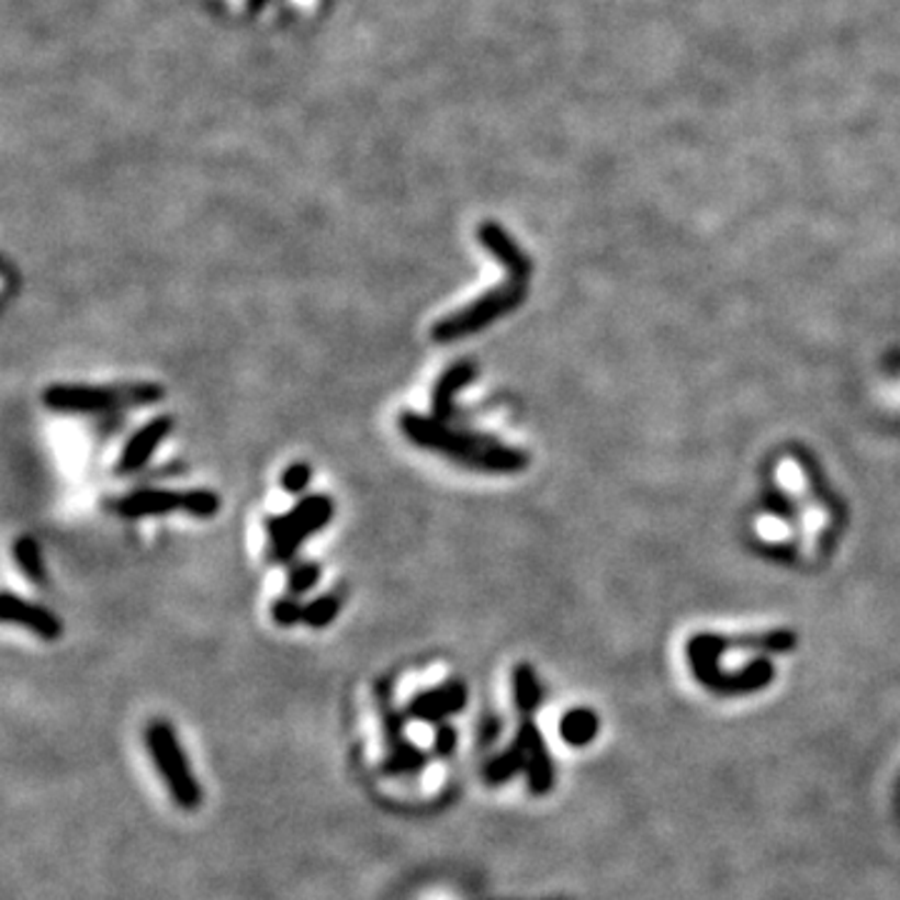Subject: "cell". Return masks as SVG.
I'll list each match as a JSON object with an SVG mask.
<instances>
[{
    "instance_id": "1",
    "label": "cell",
    "mask_w": 900,
    "mask_h": 900,
    "mask_svg": "<svg viewBox=\"0 0 900 900\" xmlns=\"http://www.w3.org/2000/svg\"><path fill=\"white\" fill-rule=\"evenodd\" d=\"M398 428L410 446L485 475H513L528 468V453L503 443L495 436L475 434V430L453 428L448 420L405 410L398 416Z\"/></svg>"
},
{
    "instance_id": "2",
    "label": "cell",
    "mask_w": 900,
    "mask_h": 900,
    "mask_svg": "<svg viewBox=\"0 0 900 900\" xmlns=\"http://www.w3.org/2000/svg\"><path fill=\"white\" fill-rule=\"evenodd\" d=\"M166 398V389L153 381H125L111 385L56 383L43 391V405L68 416H108L135 408H150Z\"/></svg>"
},
{
    "instance_id": "3",
    "label": "cell",
    "mask_w": 900,
    "mask_h": 900,
    "mask_svg": "<svg viewBox=\"0 0 900 900\" xmlns=\"http://www.w3.org/2000/svg\"><path fill=\"white\" fill-rule=\"evenodd\" d=\"M528 281L530 278L524 275H508V281L503 285L491 288V291L483 293L481 299H475L463 305V308L446 315V318L436 320L434 328H430L434 344H458V340L471 338L475 333L491 328L493 323H498L500 318H506L513 311H518L520 305L526 303Z\"/></svg>"
},
{
    "instance_id": "4",
    "label": "cell",
    "mask_w": 900,
    "mask_h": 900,
    "mask_svg": "<svg viewBox=\"0 0 900 900\" xmlns=\"http://www.w3.org/2000/svg\"><path fill=\"white\" fill-rule=\"evenodd\" d=\"M333 513H336V506H333L330 495L315 493V495H305V498L295 503V506L288 513H281V516H270L266 520L270 561L273 563L293 561L305 540L328 528V524L333 520Z\"/></svg>"
},
{
    "instance_id": "5",
    "label": "cell",
    "mask_w": 900,
    "mask_h": 900,
    "mask_svg": "<svg viewBox=\"0 0 900 900\" xmlns=\"http://www.w3.org/2000/svg\"><path fill=\"white\" fill-rule=\"evenodd\" d=\"M146 745L153 765H156L160 778H164L173 803L180 810H195L201 806L203 790L198 786L191 763H188V755L178 741L173 725L164 718L153 720L146 728Z\"/></svg>"
},
{
    "instance_id": "6",
    "label": "cell",
    "mask_w": 900,
    "mask_h": 900,
    "mask_svg": "<svg viewBox=\"0 0 900 900\" xmlns=\"http://www.w3.org/2000/svg\"><path fill=\"white\" fill-rule=\"evenodd\" d=\"M115 510L123 518L138 520L148 516H168V513H188L193 518H213L221 510L218 493L209 488L168 491V488H140L123 495Z\"/></svg>"
},
{
    "instance_id": "7",
    "label": "cell",
    "mask_w": 900,
    "mask_h": 900,
    "mask_svg": "<svg viewBox=\"0 0 900 900\" xmlns=\"http://www.w3.org/2000/svg\"><path fill=\"white\" fill-rule=\"evenodd\" d=\"M173 416H158L148 420L146 426H140L135 434L128 438V443L123 446L119 465H115V473L119 475H135L140 473L143 468L150 463V458L156 450L166 443V438L173 434Z\"/></svg>"
},
{
    "instance_id": "8",
    "label": "cell",
    "mask_w": 900,
    "mask_h": 900,
    "mask_svg": "<svg viewBox=\"0 0 900 900\" xmlns=\"http://www.w3.org/2000/svg\"><path fill=\"white\" fill-rule=\"evenodd\" d=\"M468 704V688L463 680H448L443 686L428 688L413 696V700L405 708V713L423 723H440L461 713Z\"/></svg>"
},
{
    "instance_id": "9",
    "label": "cell",
    "mask_w": 900,
    "mask_h": 900,
    "mask_svg": "<svg viewBox=\"0 0 900 900\" xmlns=\"http://www.w3.org/2000/svg\"><path fill=\"white\" fill-rule=\"evenodd\" d=\"M0 618H3V623L21 626L29 633L43 638V641H58L63 635V623L53 610L15 596V593H3Z\"/></svg>"
},
{
    "instance_id": "10",
    "label": "cell",
    "mask_w": 900,
    "mask_h": 900,
    "mask_svg": "<svg viewBox=\"0 0 900 900\" xmlns=\"http://www.w3.org/2000/svg\"><path fill=\"white\" fill-rule=\"evenodd\" d=\"M475 236H479L481 246L498 260L508 275L530 278V273H533V260H530L524 246H518V240L500 223L483 221L479 230H475Z\"/></svg>"
},
{
    "instance_id": "11",
    "label": "cell",
    "mask_w": 900,
    "mask_h": 900,
    "mask_svg": "<svg viewBox=\"0 0 900 900\" xmlns=\"http://www.w3.org/2000/svg\"><path fill=\"white\" fill-rule=\"evenodd\" d=\"M475 378H479V365H475L471 358L455 360L453 365H448L446 371L438 375L434 391H430V416L438 420L453 418L455 398L475 381Z\"/></svg>"
},
{
    "instance_id": "12",
    "label": "cell",
    "mask_w": 900,
    "mask_h": 900,
    "mask_svg": "<svg viewBox=\"0 0 900 900\" xmlns=\"http://www.w3.org/2000/svg\"><path fill=\"white\" fill-rule=\"evenodd\" d=\"M13 558L18 569L33 585H48V569H45L38 540L31 536H18L13 543Z\"/></svg>"
},
{
    "instance_id": "13",
    "label": "cell",
    "mask_w": 900,
    "mask_h": 900,
    "mask_svg": "<svg viewBox=\"0 0 900 900\" xmlns=\"http://www.w3.org/2000/svg\"><path fill=\"white\" fill-rule=\"evenodd\" d=\"M340 610H344V598H340V593H323V596L305 603L303 626H308L313 630L328 628L333 620L338 618Z\"/></svg>"
},
{
    "instance_id": "14",
    "label": "cell",
    "mask_w": 900,
    "mask_h": 900,
    "mask_svg": "<svg viewBox=\"0 0 900 900\" xmlns=\"http://www.w3.org/2000/svg\"><path fill=\"white\" fill-rule=\"evenodd\" d=\"M383 768L393 773V776H408V773H418L420 768H426V753H423L418 745L405 741L401 745H395V749L385 751Z\"/></svg>"
},
{
    "instance_id": "15",
    "label": "cell",
    "mask_w": 900,
    "mask_h": 900,
    "mask_svg": "<svg viewBox=\"0 0 900 900\" xmlns=\"http://www.w3.org/2000/svg\"><path fill=\"white\" fill-rule=\"evenodd\" d=\"M513 696H516V706L524 710V713H530V710L538 706L540 688L533 668L526 663L516 665V671H513Z\"/></svg>"
},
{
    "instance_id": "16",
    "label": "cell",
    "mask_w": 900,
    "mask_h": 900,
    "mask_svg": "<svg viewBox=\"0 0 900 900\" xmlns=\"http://www.w3.org/2000/svg\"><path fill=\"white\" fill-rule=\"evenodd\" d=\"M320 575H323V569L318 563H313V561L295 563L291 573H288V593H293V596H299V598L305 596V593L318 585Z\"/></svg>"
},
{
    "instance_id": "17",
    "label": "cell",
    "mask_w": 900,
    "mask_h": 900,
    "mask_svg": "<svg viewBox=\"0 0 900 900\" xmlns=\"http://www.w3.org/2000/svg\"><path fill=\"white\" fill-rule=\"evenodd\" d=\"M303 610H305V603H301V598L293 596V593H288V596L273 600V606H270V616H273L275 626L293 628V626L303 623Z\"/></svg>"
},
{
    "instance_id": "18",
    "label": "cell",
    "mask_w": 900,
    "mask_h": 900,
    "mask_svg": "<svg viewBox=\"0 0 900 900\" xmlns=\"http://www.w3.org/2000/svg\"><path fill=\"white\" fill-rule=\"evenodd\" d=\"M520 763H524V749H520V743H516L510 751H506L503 755H498V758H493L488 763L485 776H488L491 783H503L520 768Z\"/></svg>"
},
{
    "instance_id": "19",
    "label": "cell",
    "mask_w": 900,
    "mask_h": 900,
    "mask_svg": "<svg viewBox=\"0 0 900 900\" xmlns=\"http://www.w3.org/2000/svg\"><path fill=\"white\" fill-rule=\"evenodd\" d=\"M313 479V468L308 463H293L288 465L281 475V488L291 495H301L308 488Z\"/></svg>"
},
{
    "instance_id": "20",
    "label": "cell",
    "mask_w": 900,
    "mask_h": 900,
    "mask_svg": "<svg viewBox=\"0 0 900 900\" xmlns=\"http://www.w3.org/2000/svg\"><path fill=\"white\" fill-rule=\"evenodd\" d=\"M590 731H593V720H590V716H585V713H571V716H565V720H563V735L569 738L571 743L585 741V738L590 735Z\"/></svg>"
},
{
    "instance_id": "21",
    "label": "cell",
    "mask_w": 900,
    "mask_h": 900,
    "mask_svg": "<svg viewBox=\"0 0 900 900\" xmlns=\"http://www.w3.org/2000/svg\"><path fill=\"white\" fill-rule=\"evenodd\" d=\"M455 745H458V733H455V728L453 725H440L438 731H436V741H434V751L440 755V758H446V755H450L455 751Z\"/></svg>"
}]
</instances>
